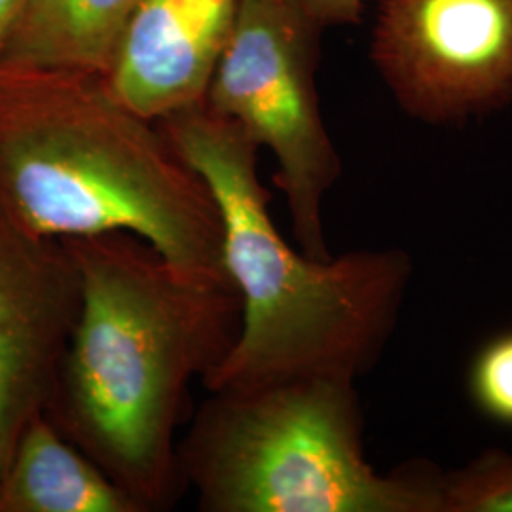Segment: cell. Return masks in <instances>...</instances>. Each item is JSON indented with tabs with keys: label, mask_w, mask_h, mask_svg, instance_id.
Segmentation results:
<instances>
[{
	"label": "cell",
	"mask_w": 512,
	"mask_h": 512,
	"mask_svg": "<svg viewBox=\"0 0 512 512\" xmlns=\"http://www.w3.org/2000/svg\"><path fill=\"white\" fill-rule=\"evenodd\" d=\"M0 211L35 238L129 232L184 270L228 275L202 175L99 74L0 65Z\"/></svg>",
	"instance_id": "7a4b0ae2"
},
{
	"label": "cell",
	"mask_w": 512,
	"mask_h": 512,
	"mask_svg": "<svg viewBox=\"0 0 512 512\" xmlns=\"http://www.w3.org/2000/svg\"><path fill=\"white\" fill-rule=\"evenodd\" d=\"M177 444L202 512H442L444 471L382 475L365 456L355 380L306 376L207 391Z\"/></svg>",
	"instance_id": "277c9868"
},
{
	"label": "cell",
	"mask_w": 512,
	"mask_h": 512,
	"mask_svg": "<svg viewBox=\"0 0 512 512\" xmlns=\"http://www.w3.org/2000/svg\"><path fill=\"white\" fill-rule=\"evenodd\" d=\"M323 31L285 0H241L205 105L234 120L274 154V183L287 200L298 249L330 258L323 200L342 175L321 116L317 69Z\"/></svg>",
	"instance_id": "5b68a950"
},
{
	"label": "cell",
	"mask_w": 512,
	"mask_h": 512,
	"mask_svg": "<svg viewBox=\"0 0 512 512\" xmlns=\"http://www.w3.org/2000/svg\"><path fill=\"white\" fill-rule=\"evenodd\" d=\"M141 0H27L0 65L107 76Z\"/></svg>",
	"instance_id": "30bf717a"
},
{
	"label": "cell",
	"mask_w": 512,
	"mask_h": 512,
	"mask_svg": "<svg viewBox=\"0 0 512 512\" xmlns=\"http://www.w3.org/2000/svg\"><path fill=\"white\" fill-rule=\"evenodd\" d=\"M239 8L241 0H141L105 76L110 92L152 122L203 103Z\"/></svg>",
	"instance_id": "ba28073f"
},
{
	"label": "cell",
	"mask_w": 512,
	"mask_h": 512,
	"mask_svg": "<svg viewBox=\"0 0 512 512\" xmlns=\"http://www.w3.org/2000/svg\"><path fill=\"white\" fill-rule=\"evenodd\" d=\"M370 59L418 122L492 116L512 105V0H380Z\"/></svg>",
	"instance_id": "8992f818"
},
{
	"label": "cell",
	"mask_w": 512,
	"mask_h": 512,
	"mask_svg": "<svg viewBox=\"0 0 512 512\" xmlns=\"http://www.w3.org/2000/svg\"><path fill=\"white\" fill-rule=\"evenodd\" d=\"M209 186L222 219V262L241 298L238 340L202 380L207 391L306 376L355 380L382 357L397 327L412 260L363 249L315 260L291 247L258 179L260 147L203 103L158 122Z\"/></svg>",
	"instance_id": "3957f363"
},
{
	"label": "cell",
	"mask_w": 512,
	"mask_h": 512,
	"mask_svg": "<svg viewBox=\"0 0 512 512\" xmlns=\"http://www.w3.org/2000/svg\"><path fill=\"white\" fill-rule=\"evenodd\" d=\"M469 395L482 416L512 427V330L478 349L469 370Z\"/></svg>",
	"instance_id": "7c38bea8"
},
{
	"label": "cell",
	"mask_w": 512,
	"mask_h": 512,
	"mask_svg": "<svg viewBox=\"0 0 512 512\" xmlns=\"http://www.w3.org/2000/svg\"><path fill=\"white\" fill-rule=\"evenodd\" d=\"M308 19L311 25L325 31L329 27L357 25L363 21L365 0H285Z\"/></svg>",
	"instance_id": "4fadbf2b"
},
{
	"label": "cell",
	"mask_w": 512,
	"mask_h": 512,
	"mask_svg": "<svg viewBox=\"0 0 512 512\" xmlns=\"http://www.w3.org/2000/svg\"><path fill=\"white\" fill-rule=\"evenodd\" d=\"M27 0H0V61Z\"/></svg>",
	"instance_id": "5bb4252c"
},
{
	"label": "cell",
	"mask_w": 512,
	"mask_h": 512,
	"mask_svg": "<svg viewBox=\"0 0 512 512\" xmlns=\"http://www.w3.org/2000/svg\"><path fill=\"white\" fill-rule=\"evenodd\" d=\"M80 308V274L61 239L35 238L0 211V480L46 412Z\"/></svg>",
	"instance_id": "52a82bcc"
},
{
	"label": "cell",
	"mask_w": 512,
	"mask_h": 512,
	"mask_svg": "<svg viewBox=\"0 0 512 512\" xmlns=\"http://www.w3.org/2000/svg\"><path fill=\"white\" fill-rule=\"evenodd\" d=\"M0 512L147 511L42 414L6 465Z\"/></svg>",
	"instance_id": "9c48e42d"
},
{
	"label": "cell",
	"mask_w": 512,
	"mask_h": 512,
	"mask_svg": "<svg viewBox=\"0 0 512 512\" xmlns=\"http://www.w3.org/2000/svg\"><path fill=\"white\" fill-rule=\"evenodd\" d=\"M442 512H512V452L492 448L444 473Z\"/></svg>",
	"instance_id": "8fae6325"
},
{
	"label": "cell",
	"mask_w": 512,
	"mask_h": 512,
	"mask_svg": "<svg viewBox=\"0 0 512 512\" xmlns=\"http://www.w3.org/2000/svg\"><path fill=\"white\" fill-rule=\"evenodd\" d=\"M80 274V308L44 416L147 512L177 503V431L188 389L238 340L228 275L171 264L129 232L61 239Z\"/></svg>",
	"instance_id": "6da1fadb"
}]
</instances>
